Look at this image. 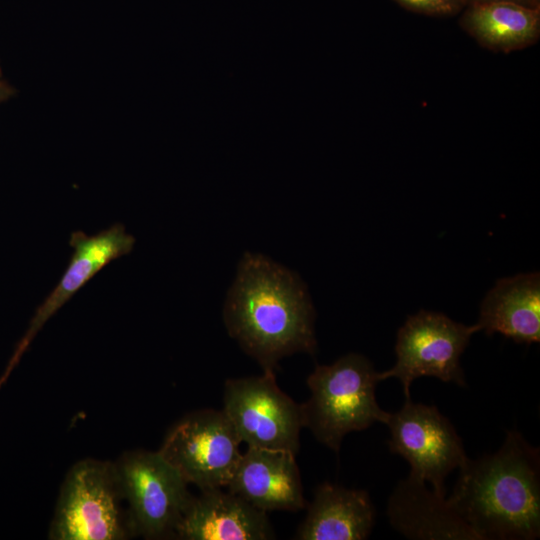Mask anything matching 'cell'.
<instances>
[{
    "label": "cell",
    "instance_id": "1",
    "mask_svg": "<svg viewBox=\"0 0 540 540\" xmlns=\"http://www.w3.org/2000/svg\"><path fill=\"white\" fill-rule=\"evenodd\" d=\"M223 318L229 335L263 371H274L283 357L316 351L315 312L305 284L263 255H243Z\"/></svg>",
    "mask_w": 540,
    "mask_h": 540
},
{
    "label": "cell",
    "instance_id": "2",
    "mask_svg": "<svg viewBox=\"0 0 540 540\" xmlns=\"http://www.w3.org/2000/svg\"><path fill=\"white\" fill-rule=\"evenodd\" d=\"M480 540L540 535V453L517 431L500 449L466 462L447 499Z\"/></svg>",
    "mask_w": 540,
    "mask_h": 540
},
{
    "label": "cell",
    "instance_id": "3",
    "mask_svg": "<svg viewBox=\"0 0 540 540\" xmlns=\"http://www.w3.org/2000/svg\"><path fill=\"white\" fill-rule=\"evenodd\" d=\"M380 381L372 363L349 353L331 365H317L307 378L310 397L301 404L303 427L317 441L338 452L344 437L376 422L386 424L390 413L378 405Z\"/></svg>",
    "mask_w": 540,
    "mask_h": 540
},
{
    "label": "cell",
    "instance_id": "4",
    "mask_svg": "<svg viewBox=\"0 0 540 540\" xmlns=\"http://www.w3.org/2000/svg\"><path fill=\"white\" fill-rule=\"evenodd\" d=\"M114 463L83 459L61 486L49 529L53 540H122L133 536Z\"/></svg>",
    "mask_w": 540,
    "mask_h": 540
},
{
    "label": "cell",
    "instance_id": "5",
    "mask_svg": "<svg viewBox=\"0 0 540 540\" xmlns=\"http://www.w3.org/2000/svg\"><path fill=\"white\" fill-rule=\"evenodd\" d=\"M133 536L175 538L192 497L181 473L157 452H125L114 463Z\"/></svg>",
    "mask_w": 540,
    "mask_h": 540
},
{
    "label": "cell",
    "instance_id": "6",
    "mask_svg": "<svg viewBox=\"0 0 540 540\" xmlns=\"http://www.w3.org/2000/svg\"><path fill=\"white\" fill-rule=\"evenodd\" d=\"M241 443L222 410L201 409L176 422L158 452L204 491L226 488L241 458Z\"/></svg>",
    "mask_w": 540,
    "mask_h": 540
},
{
    "label": "cell",
    "instance_id": "7",
    "mask_svg": "<svg viewBox=\"0 0 540 540\" xmlns=\"http://www.w3.org/2000/svg\"><path fill=\"white\" fill-rule=\"evenodd\" d=\"M222 411L247 447L298 452L301 404L279 388L274 371L227 379Z\"/></svg>",
    "mask_w": 540,
    "mask_h": 540
},
{
    "label": "cell",
    "instance_id": "8",
    "mask_svg": "<svg viewBox=\"0 0 540 540\" xmlns=\"http://www.w3.org/2000/svg\"><path fill=\"white\" fill-rule=\"evenodd\" d=\"M478 331L476 324L464 325L443 313L421 310L409 316L399 328L396 363L379 373V379L397 378L406 399L410 398L412 382L423 376L465 386L460 357L472 335Z\"/></svg>",
    "mask_w": 540,
    "mask_h": 540
},
{
    "label": "cell",
    "instance_id": "9",
    "mask_svg": "<svg viewBox=\"0 0 540 540\" xmlns=\"http://www.w3.org/2000/svg\"><path fill=\"white\" fill-rule=\"evenodd\" d=\"M386 424L390 451L409 462L411 476L429 482L437 494L445 496L446 477L468 459L452 423L435 406L407 398L399 411L390 413Z\"/></svg>",
    "mask_w": 540,
    "mask_h": 540
},
{
    "label": "cell",
    "instance_id": "10",
    "mask_svg": "<svg viewBox=\"0 0 540 540\" xmlns=\"http://www.w3.org/2000/svg\"><path fill=\"white\" fill-rule=\"evenodd\" d=\"M134 244V237L128 234L121 224H114L91 236L81 231L71 234L70 245L73 253L70 262L58 284L37 308L25 335L0 377V388L46 322L101 269L111 261L129 254Z\"/></svg>",
    "mask_w": 540,
    "mask_h": 540
},
{
    "label": "cell",
    "instance_id": "11",
    "mask_svg": "<svg viewBox=\"0 0 540 540\" xmlns=\"http://www.w3.org/2000/svg\"><path fill=\"white\" fill-rule=\"evenodd\" d=\"M295 453L248 447L227 490L264 512H297L306 507Z\"/></svg>",
    "mask_w": 540,
    "mask_h": 540
},
{
    "label": "cell",
    "instance_id": "12",
    "mask_svg": "<svg viewBox=\"0 0 540 540\" xmlns=\"http://www.w3.org/2000/svg\"><path fill=\"white\" fill-rule=\"evenodd\" d=\"M183 540H269L275 534L267 513L223 488L192 496L175 531Z\"/></svg>",
    "mask_w": 540,
    "mask_h": 540
},
{
    "label": "cell",
    "instance_id": "13",
    "mask_svg": "<svg viewBox=\"0 0 540 540\" xmlns=\"http://www.w3.org/2000/svg\"><path fill=\"white\" fill-rule=\"evenodd\" d=\"M387 515L391 526L409 539L480 540L445 496L410 474L392 492Z\"/></svg>",
    "mask_w": 540,
    "mask_h": 540
},
{
    "label": "cell",
    "instance_id": "14",
    "mask_svg": "<svg viewBox=\"0 0 540 540\" xmlns=\"http://www.w3.org/2000/svg\"><path fill=\"white\" fill-rule=\"evenodd\" d=\"M479 331L500 333L519 344L540 341V275L522 273L497 280L480 305Z\"/></svg>",
    "mask_w": 540,
    "mask_h": 540
},
{
    "label": "cell",
    "instance_id": "15",
    "mask_svg": "<svg viewBox=\"0 0 540 540\" xmlns=\"http://www.w3.org/2000/svg\"><path fill=\"white\" fill-rule=\"evenodd\" d=\"M375 522V510L365 490L325 482L318 486L297 529L300 540H363Z\"/></svg>",
    "mask_w": 540,
    "mask_h": 540
},
{
    "label": "cell",
    "instance_id": "16",
    "mask_svg": "<svg viewBox=\"0 0 540 540\" xmlns=\"http://www.w3.org/2000/svg\"><path fill=\"white\" fill-rule=\"evenodd\" d=\"M466 6L460 24L487 49L508 53L534 44L540 36V7L510 1Z\"/></svg>",
    "mask_w": 540,
    "mask_h": 540
},
{
    "label": "cell",
    "instance_id": "17",
    "mask_svg": "<svg viewBox=\"0 0 540 540\" xmlns=\"http://www.w3.org/2000/svg\"><path fill=\"white\" fill-rule=\"evenodd\" d=\"M415 12L428 15H453L461 11L466 0H395Z\"/></svg>",
    "mask_w": 540,
    "mask_h": 540
},
{
    "label": "cell",
    "instance_id": "18",
    "mask_svg": "<svg viewBox=\"0 0 540 540\" xmlns=\"http://www.w3.org/2000/svg\"><path fill=\"white\" fill-rule=\"evenodd\" d=\"M497 1H510L515 2L521 5H525L528 7L533 8H539L540 5H538L535 0H466L467 5L468 4H475V3H488V2H497Z\"/></svg>",
    "mask_w": 540,
    "mask_h": 540
},
{
    "label": "cell",
    "instance_id": "19",
    "mask_svg": "<svg viewBox=\"0 0 540 540\" xmlns=\"http://www.w3.org/2000/svg\"><path fill=\"white\" fill-rule=\"evenodd\" d=\"M12 93V88L2 79H0V103L8 99Z\"/></svg>",
    "mask_w": 540,
    "mask_h": 540
},
{
    "label": "cell",
    "instance_id": "20",
    "mask_svg": "<svg viewBox=\"0 0 540 540\" xmlns=\"http://www.w3.org/2000/svg\"><path fill=\"white\" fill-rule=\"evenodd\" d=\"M535 2H536L538 5H540V0H535Z\"/></svg>",
    "mask_w": 540,
    "mask_h": 540
},
{
    "label": "cell",
    "instance_id": "21",
    "mask_svg": "<svg viewBox=\"0 0 540 540\" xmlns=\"http://www.w3.org/2000/svg\"><path fill=\"white\" fill-rule=\"evenodd\" d=\"M0 79H1V76H0Z\"/></svg>",
    "mask_w": 540,
    "mask_h": 540
}]
</instances>
